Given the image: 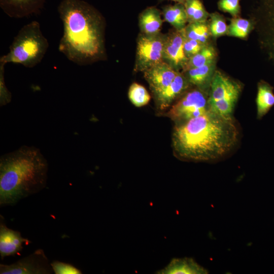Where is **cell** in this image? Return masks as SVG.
Segmentation results:
<instances>
[{"mask_svg": "<svg viewBox=\"0 0 274 274\" xmlns=\"http://www.w3.org/2000/svg\"><path fill=\"white\" fill-rule=\"evenodd\" d=\"M241 91L242 86L238 82L216 70L209 92V110L225 117H232Z\"/></svg>", "mask_w": 274, "mask_h": 274, "instance_id": "obj_5", "label": "cell"}, {"mask_svg": "<svg viewBox=\"0 0 274 274\" xmlns=\"http://www.w3.org/2000/svg\"><path fill=\"white\" fill-rule=\"evenodd\" d=\"M178 72L179 71L162 61L146 70L143 73L144 78L154 95L168 86Z\"/></svg>", "mask_w": 274, "mask_h": 274, "instance_id": "obj_11", "label": "cell"}, {"mask_svg": "<svg viewBox=\"0 0 274 274\" xmlns=\"http://www.w3.org/2000/svg\"><path fill=\"white\" fill-rule=\"evenodd\" d=\"M191 86L181 72H179L172 83L159 92L153 95L158 108L163 110L184 94Z\"/></svg>", "mask_w": 274, "mask_h": 274, "instance_id": "obj_14", "label": "cell"}, {"mask_svg": "<svg viewBox=\"0 0 274 274\" xmlns=\"http://www.w3.org/2000/svg\"><path fill=\"white\" fill-rule=\"evenodd\" d=\"M206 45L197 41L186 38L184 43V51L185 56L189 59L200 51Z\"/></svg>", "mask_w": 274, "mask_h": 274, "instance_id": "obj_29", "label": "cell"}, {"mask_svg": "<svg viewBox=\"0 0 274 274\" xmlns=\"http://www.w3.org/2000/svg\"><path fill=\"white\" fill-rule=\"evenodd\" d=\"M51 265L55 274H81V271L71 264L54 261Z\"/></svg>", "mask_w": 274, "mask_h": 274, "instance_id": "obj_28", "label": "cell"}, {"mask_svg": "<svg viewBox=\"0 0 274 274\" xmlns=\"http://www.w3.org/2000/svg\"><path fill=\"white\" fill-rule=\"evenodd\" d=\"M241 0H219L218 8L220 10L230 14L233 17L239 16L241 12Z\"/></svg>", "mask_w": 274, "mask_h": 274, "instance_id": "obj_26", "label": "cell"}, {"mask_svg": "<svg viewBox=\"0 0 274 274\" xmlns=\"http://www.w3.org/2000/svg\"><path fill=\"white\" fill-rule=\"evenodd\" d=\"M209 92L197 87L187 90L172 106L168 116L178 124L204 114L209 110Z\"/></svg>", "mask_w": 274, "mask_h": 274, "instance_id": "obj_6", "label": "cell"}, {"mask_svg": "<svg viewBox=\"0 0 274 274\" xmlns=\"http://www.w3.org/2000/svg\"><path fill=\"white\" fill-rule=\"evenodd\" d=\"M57 11L63 25L58 51L79 65L105 59L106 23L100 12L82 0H62Z\"/></svg>", "mask_w": 274, "mask_h": 274, "instance_id": "obj_1", "label": "cell"}, {"mask_svg": "<svg viewBox=\"0 0 274 274\" xmlns=\"http://www.w3.org/2000/svg\"><path fill=\"white\" fill-rule=\"evenodd\" d=\"M216 57V51L213 46L209 44L205 46L198 53L188 59L182 71L204 65L215 61Z\"/></svg>", "mask_w": 274, "mask_h": 274, "instance_id": "obj_22", "label": "cell"}, {"mask_svg": "<svg viewBox=\"0 0 274 274\" xmlns=\"http://www.w3.org/2000/svg\"><path fill=\"white\" fill-rule=\"evenodd\" d=\"M162 15L165 21L172 25L174 29L182 30L188 23L184 5L176 3L174 5L164 7Z\"/></svg>", "mask_w": 274, "mask_h": 274, "instance_id": "obj_19", "label": "cell"}, {"mask_svg": "<svg viewBox=\"0 0 274 274\" xmlns=\"http://www.w3.org/2000/svg\"><path fill=\"white\" fill-rule=\"evenodd\" d=\"M216 60L204 65L181 72L191 86L209 91L210 84L215 72Z\"/></svg>", "mask_w": 274, "mask_h": 274, "instance_id": "obj_15", "label": "cell"}, {"mask_svg": "<svg viewBox=\"0 0 274 274\" xmlns=\"http://www.w3.org/2000/svg\"><path fill=\"white\" fill-rule=\"evenodd\" d=\"M186 38L197 41L204 45L209 44L211 36L209 23L206 22L189 23L184 28Z\"/></svg>", "mask_w": 274, "mask_h": 274, "instance_id": "obj_20", "label": "cell"}, {"mask_svg": "<svg viewBox=\"0 0 274 274\" xmlns=\"http://www.w3.org/2000/svg\"><path fill=\"white\" fill-rule=\"evenodd\" d=\"M254 27L252 20L239 17H233L228 25L227 35L240 39H246Z\"/></svg>", "mask_w": 274, "mask_h": 274, "instance_id": "obj_23", "label": "cell"}, {"mask_svg": "<svg viewBox=\"0 0 274 274\" xmlns=\"http://www.w3.org/2000/svg\"><path fill=\"white\" fill-rule=\"evenodd\" d=\"M239 136L232 117H225L210 110L204 114L176 124L173 145L181 159L210 161L227 155L236 145Z\"/></svg>", "mask_w": 274, "mask_h": 274, "instance_id": "obj_2", "label": "cell"}, {"mask_svg": "<svg viewBox=\"0 0 274 274\" xmlns=\"http://www.w3.org/2000/svg\"><path fill=\"white\" fill-rule=\"evenodd\" d=\"M161 1H174L175 2H176V3H181V4H184V3L185 2L186 0H160Z\"/></svg>", "mask_w": 274, "mask_h": 274, "instance_id": "obj_30", "label": "cell"}, {"mask_svg": "<svg viewBox=\"0 0 274 274\" xmlns=\"http://www.w3.org/2000/svg\"><path fill=\"white\" fill-rule=\"evenodd\" d=\"M128 95L130 101L137 107L146 105L151 98L146 89L136 83H133L130 86Z\"/></svg>", "mask_w": 274, "mask_h": 274, "instance_id": "obj_24", "label": "cell"}, {"mask_svg": "<svg viewBox=\"0 0 274 274\" xmlns=\"http://www.w3.org/2000/svg\"><path fill=\"white\" fill-rule=\"evenodd\" d=\"M48 48V41L42 32L40 23L32 21L20 28L9 52L0 57V62L32 68L42 61Z\"/></svg>", "mask_w": 274, "mask_h": 274, "instance_id": "obj_4", "label": "cell"}, {"mask_svg": "<svg viewBox=\"0 0 274 274\" xmlns=\"http://www.w3.org/2000/svg\"><path fill=\"white\" fill-rule=\"evenodd\" d=\"M162 23L160 11L154 7L146 8L139 17L140 31L144 34H155L161 32Z\"/></svg>", "mask_w": 274, "mask_h": 274, "instance_id": "obj_17", "label": "cell"}, {"mask_svg": "<svg viewBox=\"0 0 274 274\" xmlns=\"http://www.w3.org/2000/svg\"><path fill=\"white\" fill-rule=\"evenodd\" d=\"M257 18L260 43L269 58L274 62V0H261Z\"/></svg>", "mask_w": 274, "mask_h": 274, "instance_id": "obj_9", "label": "cell"}, {"mask_svg": "<svg viewBox=\"0 0 274 274\" xmlns=\"http://www.w3.org/2000/svg\"><path fill=\"white\" fill-rule=\"evenodd\" d=\"M210 30L214 38L227 35L228 26L223 16L217 12L210 14Z\"/></svg>", "mask_w": 274, "mask_h": 274, "instance_id": "obj_25", "label": "cell"}, {"mask_svg": "<svg viewBox=\"0 0 274 274\" xmlns=\"http://www.w3.org/2000/svg\"><path fill=\"white\" fill-rule=\"evenodd\" d=\"M0 254L1 258L15 256L23 249V245H28L30 241L23 237L18 231L8 228L1 216Z\"/></svg>", "mask_w": 274, "mask_h": 274, "instance_id": "obj_13", "label": "cell"}, {"mask_svg": "<svg viewBox=\"0 0 274 274\" xmlns=\"http://www.w3.org/2000/svg\"><path fill=\"white\" fill-rule=\"evenodd\" d=\"M184 5L188 23L207 21L210 14L200 0H186Z\"/></svg>", "mask_w": 274, "mask_h": 274, "instance_id": "obj_21", "label": "cell"}, {"mask_svg": "<svg viewBox=\"0 0 274 274\" xmlns=\"http://www.w3.org/2000/svg\"><path fill=\"white\" fill-rule=\"evenodd\" d=\"M273 88L268 83L261 80L258 83L256 99L257 117H264L274 106Z\"/></svg>", "mask_w": 274, "mask_h": 274, "instance_id": "obj_18", "label": "cell"}, {"mask_svg": "<svg viewBox=\"0 0 274 274\" xmlns=\"http://www.w3.org/2000/svg\"><path fill=\"white\" fill-rule=\"evenodd\" d=\"M48 163L40 150L23 145L0 158V205L14 206L44 189Z\"/></svg>", "mask_w": 274, "mask_h": 274, "instance_id": "obj_3", "label": "cell"}, {"mask_svg": "<svg viewBox=\"0 0 274 274\" xmlns=\"http://www.w3.org/2000/svg\"><path fill=\"white\" fill-rule=\"evenodd\" d=\"M53 270L42 249L11 264H0L1 274H50Z\"/></svg>", "mask_w": 274, "mask_h": 274, "instance_id": "obj_8", "label": "cell"}, {"mask_svg": "<svg viewBox=\"0 0 274 274\" xmlns=\"http://www.w3.org/2000/svg\"><path fill=\"white\" fill-rule=\"evenodd\" d=\"M166 34L140 33L137 39L134 71L144 72L163 61Z\"/></svg>", "mask_w": 274, "mask_h": 274, "instance_id": "obj_7", "label": "cell"}, {"mask_svg": "<svg viewBox=\"0 0 274 274\" xmlns=\"http://www.w3.org/2000/svg\"><path fill=\"white\" fill-rule=\"evenodd\" d=\"M185 39L184 29L174 28L166 33L163 61L179 72L184 70L188 60L184 51Z\"/></svg>", "mask_w": 274, "mask_h": 274, "instance_id": "obj_10", "label": "cell"}, {"mask_svg": "<svg viewBox=\"0 0 274 274\" xmlns=\"http://www.w3.org/2000/svg\"><path fill=\"white\" fill-rule=\"evenodd\" d=\"M160 274L207 273L208 270L191 258H174L164 268L157 272Z\"/></svg>", "mask_w": 274, "mask_h": 274, "instance_id": "obj_16", "label": "cell"}, {"mask_svg": "<svg viewBox=\"0 0 274 274\" xmlns=\"http://www.w3.org/2000/svg\"><path fill=\"white\" fill-rule=\"evenodd\" d=\"M5 64L0 62V105L4 106L11 101L12 95L7 88L4 78Z\"/></svg>", "mask_w": 274, "mask_h": 274, "instance_id": "obj_27", "label": "cell"}, {"mask_svg": "<svg viewBox=\"0 0 274 274\" xmlns=\"http://www.w3.org/2000/svg\"><path fill=\"white\" fill-rule=\"evenodd\" d=\"M46 0H0V7L9 17L23 18L37 15Z\"/></svg>", "mask_w": 274, "mask_h": 274, "instance_id": "obj_12", "label": "cell"}]
</instances>
